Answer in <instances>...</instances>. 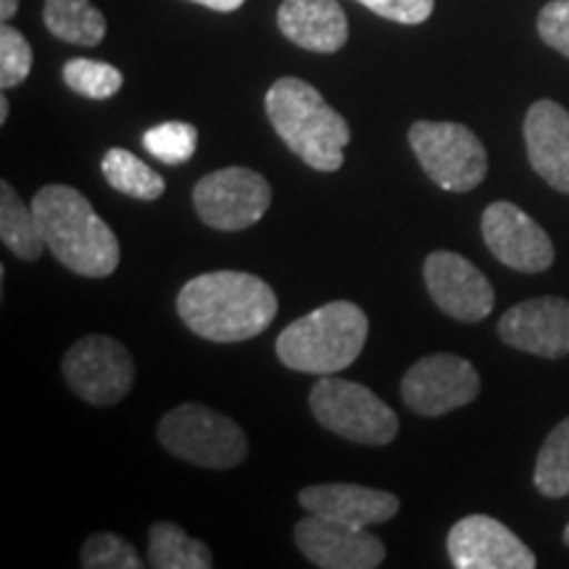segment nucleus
Returning <instances> with one entry per match:
<instances>
[{
  "instance_id": "27",
  "label": "nucleus",
  "mask_w": 569,
  "mask_h": 569,
  "mask_svg": "<svg viewBox=\"0 0 569 569\" xmlns=\"http://www.w3.org/2000/svg\"><path fill=\"white\" fill-rule=\"evenodd\" d=\"M32 69V48L24 34L3 24L0 30V84L3 90L17 88Z\"/></svg>"
},
{
  "instance_id": "23",
  "label": "nucleus",
  "mask_w": 569,
  "mask_h": 569,
  "mask_svg": "<svg viewBox=\"0 0 569 569\" xmlns=\"http://www.w3.org/2000/svg\"><path fill=\"white\" fill-rule=\"evenodd\" d=\"M536 488L546 498L569 496V417L546 438L536 461Z\"/></svg>"
},
{
  "instance_id": "30",
  "label": "nucleus",
  "mask_w": 569,
  "mask_h": 569,
  "mask_svg": "<svg viewBox=\"0 0 569 569\" xmlns=\"http://www.w3.org/2000/svg\"><path fill=\"white\" fill-rule=\"evenodd\" d=\"M190 3L206 6V9H211V11H222V13H230V11H238L240 6L246 3V0H190Z\"/></svg>"
},
{
  "instance_id": "9",
  "label": "nucleus",
  "mask_w": 569,
  "mask_h": 569,
  "mask_svg": "<svg viewBox=\"0 0 569 569\" xmlns=\"http://www.w3.org/2000/svg\"><path fill=\"white\" fill-rule=\"evenodd\" d=\"M67 386L92 407H113L132 390L134 361L119 340L88 336L63 356Z\"/></svg>"
},
{
  "instance_id": "11",
  "label": "nucleus",
  "mask_w": 569,
  "mask_h": 569,
  "mask_svg": "<svg viewBox=\"0 0 569 569\" xmlns=\"http://www.w3.org/2000/svg\"><path fill=\"white\" fill-rule=\"evenodd\" d=\"M482 238L501 264L517 272H546L553 264V243L543 227L509 201H496L482 211Z\"/></svg>"
},
{
  "instance_id": "17",
  "label": "nucleus",
  "mask_w": 569,
  "mask_h": 569,
  "mask_svg": "<svg viewBox=\"0 0 569 569\" xmlns=\"http://www.w3.org/2000/svg\"><path fill=\"white\" fill-rule=\"evenodd\" d=\"M525 146L532 169L559 193H569V111L557 101H538L525 117Z\"/></svg>"
},
{
  "instance_id": "14",
  "label": "nucleus",
  "mask_w": 569,
  "mask_h": 569,
  "mask_svg": "<svg viewBox=\"0 0 569 569\" xmlns=\"http://www.w3.org/2000/svg\"><path fill=\"white\" fill-rule=\"evenodd\" d=\"M448 557L457 569H532L536 553L493 517L459 519L448 532Z\"/></svg>"
},
{
  "instance_id": "5",
  "label": "nucleus",
  "mask_w": 569,
  "mask_h": 569,
  "mask_svg": "<svg viewBox=\"0 0 569 569\" xmlns=\"http://www.w3.org/2000/svg\"><path fill=\"white\" fill-rule=\"evenodd\" d=\"M159 440L172 457L206 469L238 467L248 453L243 430L201 403H182L163 415Z\"/></svg>"
},
{
  "instance_id": "1",
  "label": "nucleus",
  "mask_w": 569,
  "mask_h": 569,
  "mask_svg": "<svg viewBox=\"0 0 569 569\" xmlns=\"http://www.w3.org/2000/svg\"><path fill=\"white\" fill-rule=\"evenodd\" d=\"M182 322L211 343H243L267 330L277 317V296L248 272L193 277L177 296Z\"/></svg>"
},
{
  "instance_id": "29",
  "label": "nucleus",
  "mask_w": 569,
  "mask_h": 569,
  "mask_svg": "<svg viewBox=\"0 0 569 569\" xmlns=\"http://www.w3.org/2000/svg\"><path fill=\"white\" fill-rule=\"evenodd\" d=\"M359 3L375 11L377 17L398 21V24H422L436 9V0H359Z\"/></svg>"
},
{
  "instance_id": "3",
  "label": "nucleus",
  "mask_w": 569,
  "mask_h": 569,
  "mask_svg": "<svg viewBox=\"0 0 569 569\" xmlns=\"http://www.w3.org/2000/svg\"><path fill=\"white\" fill-rule=\"evenodd\" d=\"M264 106L274 132L298 159L317 172H338L343 167L351 127L319 96L315 84L282 77L269 88Z\"/></svg>"
},
{
  "instance_id": "15",
  "label": "nucleus",
  "mask_w": 569,
  "mask_h": 569,
  "mask_svg": "<svg viewBox=\"0 0 569 569\" xmlns=\"http://www.w3.org/2000/svg\"><path fill=\"white\" fill-rule=\"evenodd\" d=\"M498 336L517 351L561 359L569 353V301L543 296L511 306L498 322Z\"/></svg>"
},
{
  "instance_id": "12",
  "label": "nucleus",
  "mask_w": 569,
  "mask_h": 569,
  "mask_svg": "<svg viewBox=\"0 0 569 569\" xmlns=\"http://www.w3.org/2000/svg\"><path fill=\"white\" fill-rule=\"evenodd\" d=\"M296 543L311 565L322 569H375L386 559V546L369 528L319 515L303 517L296 525Z\"/></svg>"
},
{
  "instance_id": "16",
  "label": "nucleus",
  "mask_w": 569,
  "mask_h": 569,
  "mask_svg": "<svg viewBox=\"0 0 569 569\" xmlns=\"http://www.w3.org/2000/svg\"><path fill=\"white\" fill-rule=\"evenodd\" d=\"M298 501L309 515L338 519L353 528H372V525L388 522L401 509L398 496L388 490L353 486V482H327V486L303 488Z\"/></svg>"
},
{
  "instance_id": "4",
  "label": "nucleus",
  "mask_w": 569,
  "mask_h": 569,
  "mask_svg": "<svg viewBox=\"0 0 569 569\" xmlns=\"http://www.w3.org/2000/svg\"><path fill=\"white\" fill-rule=\"evenodd\" d=\"M369 319L351 301H332L290 322L277 338V356L288 369L306 375H338L359 359Z\"/></svg>"
},
{
  "instance_id": "31",
  "label": "nucleus",
  "mask_w": 569,
  "mask_h": 569,
  "mask_svg": "<svg viewBox=\"0 0 569 569\" xmlns=\"http://www.w3.org/2000/svg\"><path fill=\"white\" fill-rule=\"evenodd\" d=\"M19 11V0H0V19H3V24H9V21L17 17Z\"/></svg>"
},
{
  "instance_id": "7",
  "label": "nucleus",
  "mask_w": 569,
  "mask_h": 569,
  "mask_svg": "<svg viewBox=\"0 0 569 569\" xmlns=\"http://www.w3.org/2000/svg\"><path fill=\"white\" fill-rule=\"evenodd\" d=\"M409 146L425 174L448 193H467L488 174V153L478 134L457 122H415Z\"/></svg>"
},
{
  "instance_id": "26",
  "label": "nucleus",
  "mask_w": 569,
  "mask_h": 569,
  "mask_svg": "<svg viewBox=\"0 0 569 569\" xmlns=\"http://www.w3.org/2000/svg\"><path fill=\"white\" fill-rule=\"evenodd\" d=\"M82 567L84 569H142V561L130 540L117 532H96L82 546Z\"/></svg>"
},
{
  "instance_id": "32",
  "label": "nucleus",
  "mask_w": 569,
  "mask_h": 569,
  "mask_svg": "<svg viewBox=\"0 0 569 569\" xmlns=\"http://www.w3.org/2000/svg\"><path fill=\"white\" fill-rule=\"evenodd\" d=\"M6 119H9V98H0V124L6 122Z\"/></svg>"
},
{
  "instance_id": "19",
  "label": "nucleus",
  "mask_w": 569,
  "mask_h": 569,
  "mask_svg": "<svg viewBox=\"0 0 569 569\" xmlns=\"http://www.w3.org/2000/svg\"><path fill=\"white\" fill-rule=\"evenodd\" d=\"M42 17L48 32L71 46L96 48L106 38L103 13L90 0H46Z\"/></svg>"
},
{
  "instance_id": "33",
  "label": "nucleus",
  "mask_w": 569,
  "mask_h": 569,
  "mask_svg": "<svg viewBox=\"0 0 569 569\" xmlns=\"http://www.w3.org/2000/svg\"><path fill=\"white\" fill-rule=\"evenodd\" d=\"M565 543L569 546V525H567V530H565Z\"/></svg>"
},
{
  "instance_id": "24",
  "label": "nucleus",
  "mask_w": 569,
  "mask_h": 569,
  "mask_svg": "<svg viewBox=\"0 0 569 569\" xmlns=\"http://www.w3.org/2000/svg\"><path fill=\"white\" fill-rule=\"evenodd\" d=\"M63 82L77 96L92 98V101H106L122 90L124 77L122 71L111 63L92 61V59H71L63 63Z\"/></svg>"
},
{
  "instance_id": "10",
  "label": "nucleus",
  "mask_w": 569,
  "mask_h": 569,
  "mask_svg": "<svg viewBox=\"0 0 569 569\" xmlns=\"http://www.w3.org/2000/svg\"><path fill=\"white\" fill-rule=\"evenodd\" d=\"M480 393L478 369L457 353H432L403 375V403L422 417H443L467 407Z\"/></svg>"
},
{
  "instance_id": "8",
  "label": "nucleus",
  "mask_w": 569,
  "mask_h": 569,
  "mask_svg": "<svg viewBox=\"0 0 569 569\" xmlns=\"http://www.w3.org/2000/svg\"><path fill=\"white\" fill-rule=\"evenodd\" d=\"M272 188L259 172L227 167L206 174L193 188L196 213L213 230L238 232L253 227L269 211Z\"/></svg>"
},
{
  "instance_id": "13",
  "label": "nucleus",
  "mask_w": 569,
  "mask_h": 569,
  "mask_svg": "<svg viewBox=\"0 0 569 569\" xmlns=\"http://www.w3.org/2000/svg\"><path fill=\"white\" fill-rule=\"evenodd\" d=\"M425 284L438 309L459 322H482L493 311V284L478 267L453 251L427 256Z\"/></svg>"
},
{
  "instance_id": "6",
  "label": "nucleus",
  "mask_w": 569,
  "mask_h": 569,
  "mask_svg": "<svg viewBox=\"0 0 569 569\" xmlns=\"http://www.w3.org/2000/svg\"><path fill=\"white\" fill-rule=\"evenodd\" d=\"M309 407L319 425L353 443L388 446L398 436L396 411L359 382L322 375L311 388Z\"/></svg>"
},
{
  "instance_id": "2",
  "label": "nucleus",
  "mask_w": 569,
  "mask_h": 569,
  "mask_svg": "<svg viewBox=\"0 0 569 569\" xmlns=\"http://www.w3.org/2000/svg\"><path fill=\"white\" fill-rule=\"evenodd\" d=\"M46 248L80 277H109L119 267V240L88 198L69 184H48L32 201Z\"/></svg>"
},
{
  "instance_id": "21",
  "label": "nucleus",
  "mask_w": 569,
  "mask_h": 569,
  "mask_svg": "<svg viewBox=\"0 0 569 569\" xmlns=\"http://www.w3.org/2000/svg\"><path fill=\"white\" fill-rule=\"evenodd\" d=\"M148 565L156 569H209L211 551L198 538H190L180 525L156 522L148 538Z\"/></svg>"
},
{
  "instance_id": "28",
  "label": "nucleus",
  "mask_w": 569,
  "mask_h": 569,
  "mask_svg": "<svg viewBox=\"0 0 569 569\" xmlns=\"http://www.w3.org/2000/svg\"><path fill=\"white\" fill-rule=\"evenodd\" d=\"M538 34L546 46L569 59V0H553L538 17Z\"/></svg>"
},
{
  "instance_id": "22",
  "label": "nucleus",
  "mask_w": 569,
  "mask_h": 569,
  "mask_svg": "<svg viewBox=\"0 0 569 569\" xmlns=\"http://www.w3.org/2000/svg\"><path fill=\"white\" fill-rule=\"evenodd\" d=\"M101 172L106 182L122 196L138 198V201H156L167 190V182L159 172H153L146 161L124 151V148H111L101 161Z\"/></svg>"
},
{
  "instance_id": "25",
  "label": "nucleus",
  "mask_w": 569,
  "mask_h": 569,
  "mask_svg": "<svg viewBox=\"0 0 569 569\" xmlns=\"http://www.w3.org/2000/svg\"><path fill=\"white\" fill-rule=\"evenodd\" d=\"M142 148L161 163H184L198 148V130L188 122H163L142 134Z\"/></svg>"
},
{
  "instance_id": "18",
  "label": "nucleus",
  "mask_w": 569,
  "mask_h": 569,
  "mask_svg": "<svg viewBox=\"0 0 569 569\" xmlns=\"http://www.w3.org/2000/svg\"><path fill=\"white\" fill-rule=\"evenodd\" d=\"M277 24L284 38L311 53H338L348 42V19L338 0H284Z\"/></svg>"
},
{
  "instance_id": "20",
  "label": "nucleus",
  "mask_w": 569,
  "mask_h": 569,
  "mask_svg": "<svg viewBox=\"0 0 569 569\" xmlns=\"http://www.w3.org/2000/svg\"><path fill=\"white\" fill-rule=\"evenodd\" d=\"M0 238L21 261H38L46 248L38 217L32 209H27L9 182H0Z\"/></svg>"
}]
</instances>
